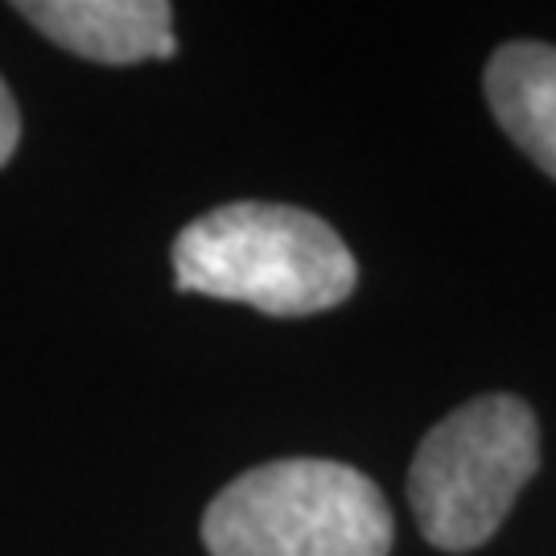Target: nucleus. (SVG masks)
I'll return each instance as SVG.
<instances>
[{
  "instance_id": "nucleus-1",
  "label": "nucleus",
  "mask_w": 556,
  "mask_h": 556,
  "mask_svg": "<svg viewBox=\"0 0 556 556\" xmlns=\"http://www.w3.org/2000/svg\"><path fill=\"white\" fill-rule=\"evenodd\" d=\"M181 293L239 301L273 318H309L355 293L358 264L334 227L285 202H227L174 239Z\"/></svg>"
},
{
  "instance_id": "nucleus-2",
  "label": "nucleus",
  "mask_w": 556,
  "mask_h": 556,
  "mask_svg": "<svg viewBox=\"0 0 556 556\" xmlns=\"http://www.w3.org/2000/svg\"><path fill=\"white\" fill-rule=\"evenodd\" d=\"M392 507L371 478L330 457H280L227 482L202 516L211 556H388Z\"/></svg>"
},
{
  "instance_id": "nucleus-3",
  "label": "nucleus",
  "mask_w": 556,
  "mask_h": 556,
  "mask_svg": "<svg viewBox=\"0 0 556 556\" xmlns=\"http://www.w3.org/2000/svg\"><path fill=\"white\" fill-rule=\"evenodd\" d=\"M540 470L536 413L495 392L454 408L420 441L408 470L417 528L441 553H475L503 528Z\"/></svg>"
},
{
  "instance_id": "nucleus-4",
  "label": "nucleus",
  "mask_w": 556,
  "mask_h": 556,
  "mask_svg": "<svg viewBox=\"0 0 556 556\" xmlns=\"http://www.w3.org/2000/svg\"><path fill=\"white\" fill-rule=\"evenodd\" d=\"M46 38L103 66L174 59V9L161 0H25L13 4Z\"/></svg>"
},
{
  "instance_id": "nucleus-5",
  "label": "nucleus",
  "mask_w": 556,
  "mask_h": 556,
  "mask_svg": "<svg viewBox=\"0 0 556 556\" xmlns=\"http://www.w3.org/2000/svg\"><path fill=\"white\" fill-rule=\"evenodd\" d=\"M486 100L498 128L556 178V46L507 41L486 62Z\"/></svg>"
},
{
  "instance_id": "nucleus-6",
  "label": "nucleus",
  "mask_w": 556,
  "mask_h": 556,
  "mask_svg": "<svg viewBox=\"0 0 556 556\" xmlns=\"http://www.w3.org/2000/svg\"><path fill=\"white\" fill-rule=\"evenodd\" d=\"M17 140H21V112H17V100H13V91H9V83L0 79V169L13 161L17 153Z\"/></svg>"
}]
</instances>
